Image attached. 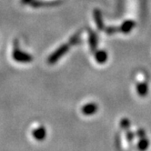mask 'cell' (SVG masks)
Instances as JSON below:
<instances>
[{
    "instance_id": "1",
    "label": "cell",
    "mask_w": 151,
    "mask_h": 151,
    "mask_svg": "<svg viewBox=\"0 0 151 151\" xmlns=\"http://www.w3.org/2000/svg\"><path fill=\"white\" fill-rule=\"evenodd\" d=\"M148 147V141L147 139H145V140H141V142H140V144H138V147L140 148V150H146Z\"/></svg>"
}]
</instances>
